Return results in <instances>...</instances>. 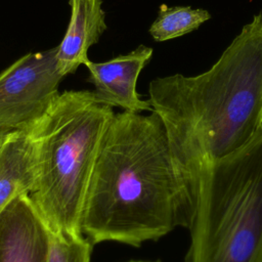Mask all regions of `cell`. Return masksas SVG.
<instances>
[{"mask_svg": "<svg viewBox=\"0 0 262 262\" xmlns=\"http://www.w3.org/2000/svg\"><path fill=\"white\" fill-rule=\"evenodd\" d=\"M10 132H11V131L4 130V129H0V146H1V144L4 142V140L6 139V137L8 136V134H9Z\"/></svg>", "mask_w": 262, "mask_h": 262, "instance_id": "obj_12", "label": "cell"}, {"mask_svg": "<svg viewBox=\"0 0 262 262\" xmlns=\"http://www.w3.org/2000/svg\"><path fill=\"white\" fill-rule=\"evenodd\" d=\"M36 158L30 131H11L0 146V212L18 194H31Z\"/></svg>", "mask_w": 262, "mask_h": 262, "instance_id": "obj_9", "label": "cell"}, {"mask_svg": "<svg viewBox=\"0 0 262 262\" xmlns=\"http://www.w3.org/2000/svg\"><path fill=\"white\" fill-rule=\"evenodd\" d=\"M184 262H262V132L200 178Z\"/></svg>", "mask_w": 262, "mask_h": 262, "instance_id": "obj_4", "label": "cell"}, {"mask_svg": "<svg viewBox=\"0 0 262 262\" xmlns=\"http://www.w3.org/2000/svg\"><path fill=\"white\" fill-rule=\"evenodd\" d=\"M69 5L70 21L56 52L57 68L63 76L74 74L89 60V48L106 30L102 0H69Z\"/></svg>", "mask_w": 262, "mask_h": 262, "instance_id": "obj_8", "label": "cell"}, {"mask_svg": "<svg viewBox=\"0 0 262 262\" xmlns=\"http://www.w3.org/2000/svg\"><path fill=\"white\" fill-rule=\"evenodd\" d=\"M49 228L28 193L0 212V262H47Z\"/></svg>", "mask_w": 262, "mask_h": 262, "instance_id": "obj_6", "label": "cell"}, {"mask_svg": "<svg viewBox=\"0 0 262 262\" xmlns=\"http://www.w3.org/2000/svg\"><path fill=\"white\" fill-rule=\"evenodd\" d=\"M113 107L89 90H66L30 131L36 181L30 194L48 228L82 235L88 185Z\"/></svg>", "mask_w": 262, "mask_h": 262, "instance_id": "obj_3", "label": "cell"}, {"mask_svg": "<svg viewBox=\"0 0 262 262\" xmlns=\"http://www.w3.org/2000/svg\"><path fill=\"white\" fill-rule=\"evenodd\" d=\"M56 52L27 53L0 73V129L31 131L50 108L64 78Z\"/></svg>", "mask_w": 262, "mask_h": 262, "instance_id": "obj_5", "label": "cell"}, {"mask_svg": "<svg viewBox=\"0 0 262 262\" xmlns=\"http://www.w3.org/2000/svg\"><path fill=\"white\" fill-rule=\"evenodd\" d=\"M148 100L165 127L191 223L207 167L262 132V12L243 27L208 71L154 79Z\"/></svg>", "mask_w": 262, "mask_h": 262, "instance_id": "obj_1", "label": "cell"}, {"mask_svg": "<svg viewBox=\"0 0 262 262\" xmlns=\"http://www.w3.org/2000/svg\"><path fill=\"white\" fill-rule=\"evenodd\" d=\"M210 18L211 14L206 9L163 4L148 32L155 41L164 42L196 30Z\"/></svg>", "mask_w": 262, "mask_h": 262, "instance_id": "obj_10", "label": "cell"}, {"mask_svg": "<svg viewBox=\"0 0 262 262\" xmlns=\"http://www.w3.org/2000/svg\"><path fill=\"white\" fill-rule=\"evenodd\" d=\"M189 224L160 117L155 112L115 114L91 174L82 232L92 244L140 247Z\"/></svg>", "mask_w": 262, "mask_h": 262, "instance_id": "obj_2", "label": "cell"}, {"mask_svg": "<svg viewBox=\"0 0 262 262\" xmlns=\"http://www.w3.org/2000/svg\"><path fill=\"white\" fill-rule=\"evenodd\" d=\"M92 242L82 235L71 236L49 229L47 262H90Z\"/></svg>", "mask_w": 262, "mask_h": 262, "instance_id": "obj_11", "label": "cell"}, {"mask_svg": "<svg viewBox=\"0 0 262 262\" xmlns=\"http://www.w3.org/2000/svg\"><path fill=\"white\" fill-rule=\"evenodd\" d=\"M152 53L151 47L139 45L131 52L107 61L94 62L89 59L84 66L89 71L88 80L94 86L97 99L128 112H152L149 100L142 99L136 89L139 74Z\"/></svg>", "mask_w": 262, "mask_h": 262, "instance_id": "obj_7", "label": "cell"}, {"mask_svg": "<svg viewBox=\"0 0 262 262\" xmlns=\"http://www.w3.org/2000/svg\"><path fill=\"white\" fill-rule=\"evenodd\" d=\"M129 262H150V261H129ZM159 262V261H157Z\"/></svg>", "mask_w": 262, "mask_h": 262, "instance_id": "obj_13", "label": "cell"}]
</instances>
